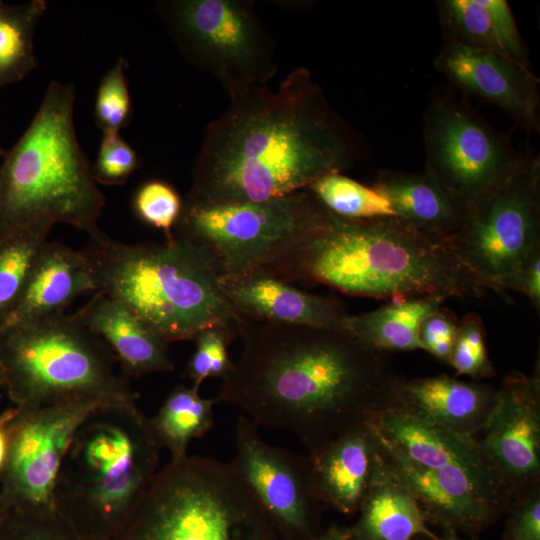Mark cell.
I'll list each match as a JSON object with an SVG mask.
<instances>
[{
	"label": "cell",
	"mask_w": 540,
	"mask_h": 540,
	"mask_svg": "<svg viewBox=\"0 0 540 540\" xmlns=\"http://www.w3.org/2000/svg\"><path fill=\"white\" fill-rule=\"evenodd\" d=\"M501 540H540V495L534 489L512 506Z\"/></svg>",
	"instance_id": "cell-39"
},
{
	"label": "cell",
	"mask_w": 540,
	"mask_h": 540,
	"mask_svg": "<svg viewBox=\"0 0 540 540\" xmlns=\"http://www.w3.org/2000/svg\"><path fill=\"white\" fill-rule=\"evenodd\" d=\"M160 448L136 403L95 411L63 457L56 513L82 540H113L158 472Z\"/></svg>",
	"instance_id": "cell-6"
},
{
	"label": "cell",
	"mask_w": 540,
	"mask_h": 540,
	"mask_svg": "<svg viewBox=\"0 0 540 540\" xmlns=\"http://www.w3.org/2000/svg\"><path fill=\"white\" fill-rule=\"evenodd\" d=\"M377 439L364 419L307 459L308 484L315 500L345 514L358 511L378 458Z\"/></svg>",
	"instance_id": "cell-18"
},
{
	"label": "cell",
	"mask_w": 540,
	"mask_h": 540,
	"mask_svg": "<svg viewBox=\"0 0 540 540\" xmlns=\"http://www.w3.org/2000/svg\"><path fill=\"white\" fill-rule=\"evenodd\" d=\"M441 540H462V539L458 535V532L454 530L452 527L443 526Z\"/></svg>",
	"instance_id": "cell-43"
},
{
	"label": "cell",
	"mask_w": 540,
	"mask_h": 540,
	"mask_svg": "<svg viewBox=\"0 0 540 540\" xmlns=\"http://www.w3.org/2000/svg\"><path fill=\"white\" fill-rule=\"evenodd\" d=\"M138 166V155L119 133H103L96 160L91 166L97 184L122 185Z\"/></svg>",
	"instance_id": "cell-36"
},
{
	"label": "cell",
	"mask_w": 540,
	"mask_h": 540,
	"mask_svg": "<svg viewBox=\"0 0 540 540\" xmlns=\"http://www.w3.org/2000/svg\"><path fill=\"white\" fill-rule=\"evenodd\" d=\"M75 85L52 81L0 166V239L64 223L87 233L105 204L74 128Z\"/></svg>",
	"instance_id": "cell-5"
},
{
	"label": "cell",
	"mask_w": 540,
	"mask_h": 540,
	"mask_svg": "<svg viewBox=\"0 0 540 540\" xmlns=\"http://www.w3.org/2000/svg\"><path fill=\"white\" fill-rule=\"evenodd\" d=\"M435 69L454 85L505 111L522 128H539V79L530 68L489 50L445 43Z\"/></svg>",
	"instance_id": "cell-17"
},
{
	"label": "cell",
	"mask_w": 540,
	"mask_h": 540,
	"mask_svg": "<svg viewBox=\"0 0 540 540\" xmlns=\"http://www.w3.org/2000/svg\"><path fill=\"white\" fill-rule=\"evenodd\" d=\"M392 204L396 218L445 239L459 232L468 206L423 172L382 171L373 185Z\"/></svg>",
	"instance_id": "cell-25"
},
{
	"label": "cell",
	"mask_w": 540,
	"mask_h": 540,
	"mask_svg": "<svg viewBox=\"0 0 540 540\" xmlns=\"http://www.w3.org/2000/svg\"><path fill=\"white\" fill-rule=\"evenodd\" d=\"M75 315L109 347L126 377L174 369L169 342L122 302L96 292Z\"/></svg>",
	"instance_id": "cell-21"
},
{
	"label": "cell",
	"mask_w": 540,
	"mask_h": 540,
	"mask_svg": "<svg viewBox=\"0 0 540 540\" xmlns=\"http://www.w3.org/2000/svg\"><path fill=\"white\" fill-rule=\"evenodd\" d=\"M157 11L184 59L230 94L268 85L277 73L275 43L252 0H165Z\"/></svg>",
	"instance_id": "cell-10"
},
{
	"label": "cell",
	"mask_w": 540,
	"mask_h": 540,
	"mask_svg": "<svg viewBox=\"0 0 540 540\" xmlns=\"http://www.w3.org/2000/svg\"><path fill=\"white\" fill-rule=\"evenodd\" d=\"M133 208L140 220L162 230L169 238L181 215L183 200L167 182L150 180L136 191Z\"/></svg>",
	"instance_id": "cell-34"
},
{
	"label": "cell",
	"mask_w": 540,
	"mask_h": 540,
	"mask_svg": "<svg viewBox=\"0 0 540 540\" xmlns=\"http://www.w3.org/2000/svg\"><path fill=\"white\" fill-rule=\"evenodd\" d=\"M378 446L388 466L412 492L428 520L475 536L503 510L468 482L412 463L379 442Z\"/></svg>",
	"instance_id": "cell-20"
},
{
	"label": "cell",
	"mask_w": 540,
	"mask_h": 540,
	"mask_svg": "<svg viewBox=\"0 0 540 540\" xmlns=\"http://www.w3.org/2000/svg\"><path fill=\"white\" fill-rule=\"evenodd\" d=\"M449 364L458 374L476 379L494 375L485 344L484 324L478 314L469 312L458 322Z\"/></svg>",
	"instance_id": "cell-33"
},
{
	"label": "cell",
	"mask_w": 540,
	"mask_h": 540,
	"mask_svg": "<svg viewBox=\"0 0 540 540\" xmlns=\"http://www.w3.org/2000/svg\"><path fill=\"white\" fill-rule=\"evenodd\" d=\"M7 520V511L0 506V540H3Z\"/></svg>",
	"instance_id": "cell-44"
},
{
	"label": "cell",
	"mask_w": 540,
	"mask_h": 540,
	"mask_svg": "<svg viewBox=\"0 0 540 540\" xmlns=\"http://www.w3.org/2000/svg\"><path fill=\"white\" fill-rule=\"evenodd\" d=\"M242 351L221 379L218 402L255 425L292 433L310 454L363 421L389 396L379 351L344 329L242 315Z\"/></svg>",
	"instance_id": "cell-2"
},
{
	"label": "cell",
	"mask_w": 540,
	"mask_h": 540,
	"mask_svg": "<svg viewBox=\"0 0 540 540\" xmlns=\"http://www.w3.org/2000/svg\"><path fill=\"white\" fill-rule=\"evenodd\" d=\"M7 151L6 149H4L1 144H0V157H5V155L7 154Z\"/></svg>",
	"instance_id": "cell-45"
},
{
	"label": "cell",
	"mask_w": 540,
	"mask_h": 540,
	"mask_svg": "<svg viewBox=\"0 0 540 540\" xmlns=\"http://www.w3.org/2000/svg\"><path fill=\"white\" fill-rule=\"evenodd\" d=\"M305 540H351L348 528H342L337 525L329 527L319 535H312Z\"/></svg>",
	"instance_id": "cell-42"
},
{
	"label": "cell",
	"mask_w": 540,
	"mask_h": 540,
	"mask_svg": "<svg viewBox=\"0 0 540 540\" xmlns=\"http://www.w3.org/2000/svg\"><path fill=\"white\" fill-rule=\"evenodd\" d=\"M460 262L488 289L503 283L540 248V161L526 156L502 184L468 206L448 239Z\"/></svg>",
	"instance_id": "cell-11"
},
{
	"label": "cell",
	"mask_w": 540,
	"mask_h": 540,
	"mask_svg": "<svg viewBox=\"0 0 540 540\" xmlns=\"http://www.w3.org/2000/svg\"><path fill=\"white\" fill-rule=\"evenodd\" d=\"M322 284L357 297H479L488 289L448 239L398 218L354 220L328 209L321 221L261 273Z\"/></svg>",
	"instance_id": "cell-3"
},
{
	"label": "cell",
	"mask_w": 540,
	"mask_h": 540,
	"mask_svg": "<svg viewBox=\"0 0 540 540\" xmlns=\"http://www.w3.org/2000/svg\"><path fill=\"white\" fill-rule=\"evenodd\" d=\"M496 393L487 385L438 375L396 383L391 396L419 417L473 437L485 426Z\"/></svg>",
	"instance_id": "cell-22"
},
{
	"label": "cell",
	"mask_w": 540,
	"mask_h": 540,
	"mask_svg": "<svg viewBox=\"0 0 540 540\" xmlns=\"http://www.w3.org/2000/svg\"><path fill=\"white\" fill-rule=\"evenodd\" d=\"M365 416L377 441L412 463L471 484L504 508L509 492L478 441L435 425L391 397Z\"/></svg>",
	"instance_id": "cell-14"
},
{
	"label": "cell",
	"mask_w": 540,
	"mask_h": 540,
	"mask_svg": "<svg viewBox=\"0 0 540 540\" xmlns=\"http://www.w3.org/2000/svg\"><path fill=\"white\" fill-rule=\"evenodd\" d=\"M217 402V398L202 397L194 386L179 385L168 394L149 422L157 442L169 450L171 459L187 455L190 442L211 429Z\"/></svg>",
	"instance_id": "cell-28"
},
{
	"label": "cell",
	"mask_w": 540,
	"mask_h": 540,
	"mask_svg": "<svg viewBox=\"0 0 540 540\" xmlns=\"http://www.w3.org/2000/svg\"><path fill=\"white\" fill-rule=\"evenodd\" d=\"M47 7L45 0L19 5L0 1V87L21 81L36 68L33 39Z\"/></svg>",
	"instance_id": "cell-29"
},
{
	"label": "cell",
	"mask_w": 540,
	"mask_h": 540,
	"mask_svg": "<svg viewBox=\"0 0 540 540\" xmlns=\"http://www.w3.org/2000/svg\"><path fill=\"white\" fill-rule=\"evenodd\" d=\"M236 336L224 329H208L195 339V350L186 367L192 386L199 389L208 378L223 379L233 366L228 346Z\"/></svg>",
	"instance_id": "cell-35"
},
{
	"label": "cell",
	"mask_w": 540,
	"mask_h": 540,
	"mask_svg": "<svg viewBox=\"0 0 540 540\" xmlns=\"http://www.w3.org/2000/svg\"><path fill=\"white\" fill-rule=\"evenodd\" d=\"M308 189L329 211L343 218H396L392 204L384 194L342 173L324 175Z\"/></svg>",
	"instance_id": "cell-31"
},
{
	"label": "cell",
	"mask_w": 540,
	"mask_h": 540,
	"mask_svg": "<svg viewBox=\"0 0 540 540\" xmlns=\"http://www.w3.org/2000/svg\"><path fill=\"white\" fill-rule=\"evenodd\" d=\"M106 407L93 400L16 407L0 473V506L15 514L55 511L53 492L66 450L79 426Z\"/></svg>",
	"instance_id": "cell-13"
},
{
	"label": "cell",
	"mask_w": 540,
	"mask_h": 540,
	"mask_svg": "<svg viewBox=\"0 0 540 540\" xmlns=\"http://www.w3.org/2000/svg\"><path fill=\"white\" fill-rule=\"evenodd\" d=\"M437 7L445 43L493 51L530 66L506 0H442Z\"/></svg>",
	"instance_id": "cell-26"
},
{
	"label": "cell",
	"mask_w": 540,
	"mask_h": 540,
	"mask_svg": "<svg viewBox=\"0 0 540 540\" xmlns=\"http://www.w3.org/2000/svg\"><path fill=\"white\" fill-rule=\"evenodd\" d=\"M379 449V446H378ZM351 540H441L427 525L418 501L382 457L380 450Z\"/></svg>",
	"instance_id": "cell-24"
},
{
	"label": "cell",
	"mask_w": 540,
	"mask_h": 540,
	"mask_svg": "<svg viewBox=\"0 0 540 540\" xmlns=\"http://www.w3.org/2000/svg\"><path fill=\"white\" fill-rule=\"evenodd\" d=\"M326 210L309 189L262 202H183L172 234L202 248L220 280L240 278L261 273L314 229Z\"/></svg>",
	"instance_id": "cell-9"
},
{
	"label": "cell",
	"mask_w": 540,
	"mask_h": 540,
	"mask_svg": "<svg viewBox=\"0 0 540 540\" xmlns=\"http://www.w3.org/2000/svg\"><path fill=\"white\" fill-rule=\"evenodd\" d=\"M3 540H82L56 511L35 514L7 512Z\"/></svg>",
	"instance_id": "cell-37"
},
{
	"label": "cell",
	"mask_w": 540,
	"mask_h": 540,
	"mask_svg": "<svg viewBox=\"0 0 540 540\" xmlns=\"http://www.w3.org/2000/svg\"><path fill=\"white\" fill-rule=\"evenodd\" d=\"M52 228L34 226L0 239V327L20 301Z\"/></svg>",
	"instance_id": "cell-30"
},
{
	"label": "cell",
	"mask_w": 540,
	"mask_h": 540,
	"mask_svg": "<svg viewBox=\"0 0 540 540\" xmlns=\"http://www.w3.org/2000/svg\"><path fill=\"white\" fill-rule=\"evenodd\" d=\"M457 328L456 316L447 309L439 308L420 325L418 337L422 349L449 364Z\"/></svg>",
	"instance_id": "cell-38"
},
{
	"label": "cell",
	"mask_w": 540,
	"mask_h": 540,
	"mask_svg": "<svg viewBox=\"0 0 540 540\" xmlns=\"http://www.w3.org/2000/svg\"><path fill=\"white\" fill-rule=\"evenodd\" d=\"M113 540H283L233 462L185 455L156 473Z\"/></svg>",
	"instance_id": "cell-7"
},
{
	"label": "cell",
	"mask_w": 540,
	"mask_h": 540,
	"mask_svg": "<svg viewBox=\"0 0 540 540\" xmlns=\"http://www.w3.org/2000/svg\"><path fill=\"white\" fill-rule=\"evenodd\" d=\"M228 95L229 107L204 133L185 204L287 196L362 156L358 135L307 68L291 71L277 89L253 85Z\"/></svg>",
	"instance_id": "cell-1"
},
{
	"label": "cell",
	"mask_w": 540,
	"mask_h": 540,
	"mask_svg": "<svg viewBox=\"0 0 540 540\" xmlns=\"http://www.w3.org/2000/svg\"><path fill=\"white\" fill-rule=\"evenodd\" d=\"M96 292L94 278L83 252L60 242L47 241L38 255L20 301L1 327L64 313L79 296Z\"/></svg>",
	"instance_id": "cell-23"
},
{
	"label": "cell",
	"mask_w": 540,
	"mask_h": 540,
	"mask_svg": "<svg viewBox=\"0 0 540 540\" xmlns=\"http://www.w3.org/2000/svg\"><path fill=\"white\" fill-rule=\"evenodd\" d=\"M425 171L467 206L523 164L511 141L468 108L434 100L424 116Z\"/></svg>",
	"instance_id": "cell-12"
},
{
	"label": "cell",
	"mask_w": 540,
	"mask_h": 540,
	"mask_svg": "<svg viewBox=\"0 0 540 540\" xmlns=\"http://www.w3.org/2000/svg\"><path fill=\"white\" fill-rule=\"evenodd\" d=\"M413 540H430V539H428V538H422V537H418V538H415V539H413Z\"/></svg>",
	"instance_id": "cell-46"
},
{
	"label": "cell",
	"mask_w": 540,
	"mask_h": 540,
	"mask_svg": "<svg viewBox=\"0 0 540 540\" xmlns=\"http://www.w3.org/2000/svg\"><path fill=\"white\" fill-rule=\"evenodd\" d=\"M482 451L508 491L535 479L540 469V377L507 376L497 389Z\"/></svg>",
	"instance_id": "cell-16"
},
{
	"label": "cell",
	"mask_w": 540,
	"mask_h": 540,
	"mask_svg": "<svg viewBox=\"0 0 540 540\" xmlns=\"http://www.w3.org/2000/svg\"><path fill=\"white\" fill-rule=\"evenodd\" d=\"M127 62L120 56L102 77L95 98L94 119L103 133H119L132 119V102L125 74Z\"/></svg>",
	"instance_id": "cell-32"
},
{
	"label": "cell",
	"mask_w": 540,
	"mask_h": 540,
	"mask_svg": "<svg viewBox=\"0 0 540 540\" xmlns=\"http://www.w3.org/2000/svg\"><path fill=\"white\" fill-rule=\"evenodd\" d=\"M255 425L240 416L235 426L232 460L283 540L312 536V496L307 459L269 445Z\"/></svg>",
	"instance_id": "cell-15"
},
{
	"label": "cell",
	"mask_w": 540,
	"mask_h": 540,
	"mask_svg": "<svg viewBox=\"0 0 540 540\" xmlns=\"http://www.w3.org/2000/svg\"><path fill=\"white\" fill-rule=\"evenodd\" d=\"M220 283L233 308L255 320L344 329L350 315L340 300L303 291L270 275L255 274Z\"/></svg>",
	"instance_id": "cell-19"
},
{
	"label": "cell",
	"mask_w": 540,
	"mask_h": 540,
	"mask_svg": "<svg viewBox=\"0 0 540 540\" xmlns=\"http://www.w3.org/2000/svg\"><path fill=\"white\" fill-rule=\"evenodd\" d=\"M88 235L81 251L97 292L128 306L167 342L194 340L213 328L238 336L242 315L202 248L173 234L142 244L119 242L99 227Z\"/></svg>",
	"instance_id": "cell-4"
},
{
	"label": "cell",
	"mask_w": 540,
	"mask_h": 540,
	"mask_svg": "<svg viewBox=\"0 0 540 540\" xmlns=\"http://www.w3.org/2000/svg\"><path fill=\"white\" fill-rule=\"evenodd\" d=\"M526 295L534 308L540 310V248L533 251L519 269L502 286Z\"/></svg>",
	"instance_id": "cell-40"
},
{
	"label": "cell",
	"mask_w": 540,
	"mask_h": 540,
	"mask_svg": "<svg viewBox=\"0 0 540 540\" xmlns=\"http://www.w3.org/2000/svg\"><path fill=\"white\" fill-rule=\"evenodd\" d=\"M109 347L65 312L0 328V386L15 407L93 400L136 403Z\"/></svg>",
	"instance_id": "cell-8"
},
{
	"label": "cell",
	"mask_w": 540,
	"mask_h": 540,
	"mask_svg": "<svg viewBox=\"0 0 540 540\" xmlns=\"http://www.w3.org/2000/svg\"><path fill=\"white\" fill-rule=\"evenodd\" d=\"M16 407L4 411L0 415V473L4 467L9 443V426L16 414Z\"/></svg>",
	"instance_id": "cell-41"
},
{
	"label": "cell",
	"mask_w": 540,
	"mask_h": 540,
	"mask_svg": "<svg viewBox=\"0 0 540 540\" xmlns=\"http://www.w3.org/2000/svg\"><path fill=\"white\" fill-rule=\"evenodd\" d=\"M444 300L436 296L392 299L373 311L350 314L344 330L379 352L422 349L418 337L420 325L429 314L441 308Z\"/></svg>",
	"instance_id": "cell-27"
}]
</instances>
